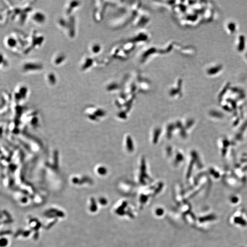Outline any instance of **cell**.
<instances>
[{
  "instance_id": "6",
  "label": "cell",
  "mask_w": 247,
  "mask_h": 247,
  "mask_svg": "<svg viewBox=\"0 0 247 247\" xmlns=\"http://www.w3.org/2000/svg\"><path fill=\"white\" fill-rule=\"evenodd\" d=\"M44 40V37L42 36H33L31 44L32 48H36L35 47L40 46L43 43Z\"/></svg>"
},
{
  "instance_id": "7",
  "label": "cell",
  "mask_w": 247,
  "mask_h": 247,
  "mask_svg": "<svg viewBox=\"0 0 247 247\" xmlns=\"http://www.w3.org/2000/svg\"><path fill=\"white\" fill-rule=\"evenodd\" d=\"M66 60V55L63 54H60L57 55L53 60V63L56 66L62 65Z\"/></svg>"
},
{
  "instance_id": "12",
  "label": "cell",
  "mask_w": 247,
  "mask_h": 247,
  "mask_svg": "<svg viewBox=\"0 0 247 247\" xmlns=\"http://www.w3.org/2000/svg\"><path fill=\"white\" fill-rule=\"evenodd\" d=\"M100 47L98 45H94L91 48V50L94 54H97L100 51Z\"/></svg>"
},
{
  "instance_id": "5",
  "label": "cell",
  "mask_w": 247,
  "mask_h": 247,
  "mask_svg": "<svg viewBox=\"0 0 247 247\" xmlns=\"http://www.w3.org/2000/svg\"><path fill=\"white\" fill-rule=\"evenodd\" d=\"M28 93V87L22 85L19 87L18 92L15 93V96L17 99H21V98L26 97Z\"/></svg>"
},
{
  "instance_id": "9",
  "label": "cell",
  "mask_w": 247,
  "mask_h": 247,
  "mask_svg": "<svg viewBox=\"0 0 247 247\" xmlns=\"http://www.w3.org/2000/svg\"><path fill=\"white\" fill-rule=\"evenodd\" d=\"M67 29H70L69 30V35L70 37H74L75 34V19L74 18H71L70 20L68 21V25Z\"/></svg>"
},
{
  "instance_id": "14",
  "label": "cell",
  "mask_w": 247,
  "mask_h": 247,
  "mask_svg": "<svg viewBox=\"0 0 247 247\" xmlns=\"http://www.w3.org/2000/svg\"><path fill=\"white\" fill-rule=\"evenodd\" d=\"M2 61H1V65L3 64L4 67H7L8 65V61L6 60V58L4 57L3 55L2 54H1Z\"/></svg>"
},
{
  "instance_id": "2",
  "label": "cell",
  "mask_w": 247,
  "mask_h": 247,
  "mask_svg": "<svg viewBox=\"0 0 247 247\" xmlns=\"http://www.w3.org/2000/svg\"><path fill=\"white\" fill-rule=\"evenodd\" d=\"M32 19L35 23L42 24H44L46 22V17L42 12L36 11L32 15Z\"/></svg>"
},
{
  "instance_id": "3",
  "label": "cell",
  "mask_w": 247,
  "mask_h": 247,
  "mask_svg": "<svg viewBox=\"0 0 247 247\" xmlns=\"http://www.w3.org/2000/svg\"><path fill=\"white\" fill-rule=\"evenodd\" d=\"M5 43L9 48L14 49L16 48L19 44V40L14 36H9L6 38Z\"/></svg>"
},
{
  "instance_id": "1",
  "label": "cell",
  "mask_w": 247,
  "mask_h": 247,
  "mask_svg": "<svg viewBox=\"0 0 247 247\" xmlns=\"http://www.w3.org/2000/svg\"><path fill=\"white\" fill-rule=\"evenodd\" d=\"M43 68V65L39 62L28 61L22 65V70L25 72L40 71Z\"/></svg>"
},
{
  "instance_id": "13",
  "label": "cell",
  "mask_w": 247,
  "mask_h": 247,
  "mask_svg": "<svg viewBox=\"0 0 247 247\" xmlns=\"http://www.w3.org/2000/svg\"><path fill=\"white\" fill-rule=\"evenodd\" d=\"M9 239L7 238H2L1 239V246L3 247H6L9 244Z\"/></svg>"
},
{
  "instance_id": "4",
  "label": "cell",
  "mask_w": 247,
  "mask_h": 247,
  "mask_svg": "<svg viewBox=\"0 0 247 247\" xmlns=\"http://www.w3.org/2000/svg\"><path fill=\"white\" fill-rule=\"evenodd\" d=\"M80 4V2L77 1H72L69 2L66 9V12L67 15H70L74 11V10L79 7Z\"/></svg>"
},
{
  "instance_id": "8",
  "label": "cell",
  "mask_w": 247,
  "mask_h": 247,
  "mask_svg": "<svg viewBox=\"0 0 247 247\" xmlns=\"http://www.w3.org/2000/svg\"><path fill=\"white\" fill-rule=\"evenodd\" d=\"M47 80L51 86L55 85L57 82V75L54 72H50L47 75Z\"/></svg>"
},
{
  "instance_id": "10",
  "label": "cell",
  "mask_w": 247,
  "mask_h": 247,
  "mask_svg": "<svg viewBox=\"0 0 247 247\" xmlns=\"http://www.w3.org/2000/svg\"><path fill=\"white\" fill-rule=\"evenodd\" d=\"M93 60L90 58L87 57L84 60L81 64V69L82 70H86L89 68L93 64Z\"/></svg>"
},
{
  "instance_id": "11",
  "label": "cell",
  "mask_w": 247,
  "mask_h": 247,
  "mask_svg": "<svg viewBox=\"0 0 247 247\" xmlns=\"http://www.w3.org/2000/svg\"><path fill=\"white\" fill-rule=\"evenodd\" d=\"M59 24L60 26H61L62 28L67 29L68 21H67L64 19H61L59 20Z\"/></svg>"
}]
</instances>
